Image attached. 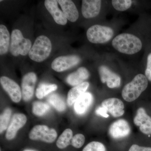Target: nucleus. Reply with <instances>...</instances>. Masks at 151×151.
Instances as JSON below:
<instances>
[{
    "instance_id": "obj_19",
    "label": "nucleus",
    "mask_w": 151,
    "mask_h": 151,
    "mask_svg": "<svg viewBox=\"0 0 151 151\" xmlns=\"http://www.w3.org/2000/svg\"><path fill=\"white\" fill-rule=\"evenodd\" d=\"M89 76V73L86 68H79L75 72L68 75L66 81L68 84L73 86H76L82 84Z\"/></svg>"
},
{
    "instance_id": "obj_32",
    "label": "nucleus",
    "mask_w": 151,
    "mask_h": 151,
    "mask_svg": "<svg viewBox=\"0 0 151 151\" xmlns=\"http://www.w3.org/2000/svg\"><path fill=\"white\" fill-rule=\"evenodd\" d=\"M108 111L105 108L103 107H99L96 111V113L98 116H102L104 118H107L109 117Z\"/></svg>"
},
{
    "instance_id": "obj_7",
    "label": "nucleus",
    "mask_w": 151,
    "mask_h": 151,
    "mask_svg": "<svg viewBox=\"0 0 151 151\" xmlns=\"http://www.w3.org/2000/svg\"><path fill=\"white\" fill-rule=\"evenodd\" d=\"M80 61V58L77 55L59 56L52 63L51 67L57 72H62L77 65Z\"/></svg>"
},
{
    "instance_id": "obj_21",
    "label": "nucleus",
    "mask_w": 151,
    "mask_h": 151,
    "mask_svg": "<svg viewBox=\"0 0 151 151\" xmlns=\"http://www.w3.org/2000/svg\"><path fill=\"white\" fill-rule=\"evenodd\" d=\"M10 43V34L5 26L0 25V54L3 55L8 51Z\"/></svg>"
},
{
    "instance_id": "obj_5",
    "label": "nucleus",
    "mask_w": 151,
    "mask_h": 151,
    "mask_svg": "<svg viewBox=\"0 0 151 151\" xmlns=\"http://www.w3.org/2000/svg\"><path fill=\"white\" fill-rule=\"evenodd\" d=\"M114 31L111 28L100 25H94L89 27L86 37L90 42L102 44L108 42L113 37Z\"/></svg>"
},
{
    "instance_id": "obj_8",
    "label": "nucleus",
    "mask_w": 151,
    "mask_h": 151,
    "mask_svg": "<svg viewBox=\"0 0 151 151\" xmlns=\"http://www.w3.org/2000/svg\"><path fill=\"white\" fill-rule=\"evenodd\" d=\"M0 82L3 89L7 92L12 100L16 103L20 102L22 99V93L18 84L11 78L5 76L1 77Z\"/></svg>"
},
{
    "instance_id": "obj_10",
    "label": "nucleus",
    "mask_w": 151,
    "mask_h": 151,
    "mask_svg": "<svg viewBox=\"0 0 151 151\" xmlns=\"http://www.w3.org/2000/svg\"><path fill=\"white\" fill-rule=\"evenodd\" d=\"M131 128L129 123L124 119H119L113 123L109 129V134L115 139L124 138L129 135Z\"/></svg>"
},
{
    "instance_id": "obj_23",
    "label": "nucleus",
    "mask_w": 151,
    "mask_h": 151,
    "mask_svg": "<svg viewBox=\"0 0 151 151\" xmlns=\"http://www.w3.org/2000/svg\"><path fill=\"white\" fill-rule=\"evenodd\" d=\"M48 101L57 111L59 112H62L65 111L66 108L65 102L62 97L58 94H51L48 97Z\"/></svg>"
},
{
    "instance_id": "obj_13",
    "label": "nucleus",
    "mask_w": 151,
    "mask_h": 151,
    "mask_svg": "<svg viewBox=\"0 0 151 151\" xmlns=\"http://www.w3.org/2000/svg\"><path fill=\"white\" fill-rule=\"evenodd\" d=\"M102 107L106 109L108 112L115 118L121 117L124 113V105L123 102L116 98L106 99L102 103Z\"/></svg>"
},
{
    "instance_id": "obj_12",
    "label": "nucleus",
    "mask_w": 151,
    "mask_h": 151,
    "mask_svg": "<svg viewBox=\"0 0 151 151\" xmlns=\"http://www.w3.org/2000/svg\"><path fill=\"white\" fill-rule=\"evenodd\" d=\"M134 124L139 127V129L143 134L151 135V118L143 108H140L137 111V115L134 120Z\"/></svg>"
},
{
    "instance_id": "obj_29",
    "label": "nucleus",
    "mask_w": 151,
    "mask_h": 151,
    "mask_svg": "<svg viewBox=\"0 0 151 151\" xmlns=\"http://www.w3.org/2000/svg\"><path fill=\"white\" fill-rule=\"evenodd\" d=\"M85 140L84 135L81 134H76L72 138L71 145L76 148H80L84 145Z\"/></svg>"
},
{
    "instance_id": "obj_16",
    "label": "nucleus",
    "mask_w": 151,
    "mask_h": 151,
    "mask_svg": "<svg viewBox=\"0 0 151 151\" xmlns=\"http://www.w3.org/2000/svg\"><path fill=\"white\" fill-rule=\"evenodd\" d=\"M58 2L55 0H46L45 1V5L54 19L57 24L65 25L67 24V19L63 12L58 7Z\"/></svg>"
},
{
    "instance_id": "obj_25",
    "label": "nucleus",
    "mask_w": 151,
    "mask_h": 151,
    "mask_svg": "<svg viewBox=\"0 0 151 151\" xmlns=\"http://www.w3.org/2000/svg\"><path fill=\"white\" fill-rule=\"evenodd\" d=\"M48 104L41 102H35L32 105V112L37 116H41L47 113L49 110Z\"/></svg>"
},
{
    "instance_id": "obj_22",
    "label": "nucleus",
    "mask_w": 151,
    "mask_h": 151,
    "mask_svg": "<svg viewBox=\"0 0 151 151\" xmlns=\"http://www.w3.org/2000/svg\"><path fill=\"white\" fill-rule=\"evenodd\" d=\"M73 138V132L70 129H65L57 141V147L60 149H64L71 145Z\"/></svg>"
},
{
    "instance_id": "obj_11",
    "label": "nucleus",
    "mask_w": 151,
    "mask_h": 151,
    "mask_svg": "<svg viewBox=\"0 0 151 151\" xmlns=\"http://www.w3.org/2000/svg\"><path fill=\"white\" fill-rule=\"evenodd\" d=\"M99 73L102 83H107L109 88H117L120 86L121 79L120 76L111 71L107 66H100L99 68Z\"/></svg>"
},
{
    "instance_id": "obj_33",
    "label": "nucleus",
    "mask_w": 151,
    "mask_h": 151,
    "mask_svg": "<svg viewBox=\"0 0 151 151\" xmlns=\"http://www.w3.org/2000/svg\"><path fill=\"white\" fill-rule=\"evenodd\" d=\"M24 151H35L32 150H25Z\"/></svg>"
},
{
    "instance_id": "obj_20",
    "label": "nucleus",
    "mask_w": 151,
    "mask_h": 151,
    "mask_svg": "<svg viewBox=\"0 0 151 151\" xmlns=\"http://www.w3.org/2000/svg\"><path fill=\"white\" fill-rule=\"evenodd\" d=\"M89 85L88 82H84L70 89L68 94L67 103L68 105L71 106L74 104L78 98L86 92Z\"/></svg>"
},
{
    "instance_id": "obj_2",
    "label": "nucleus",
    "mask_w": 151,
    "mask_h": 151,
    "mask_svg": "<svg viewBox=\"0 0 151 151\" xmlns=\"http://www.w3.org/2000/svg\"><path fill=\"white\" fill-rule=\"evenodd\" d=\"M148 85V81L145 76L142 74H138L132 81L124 86L122 90V97L127 102H133L137 100L146 90Z\"/></svg>"
},
{
    "instance_id": "obj_9",
    "label": "nucleus",
    "mask_w": 151,
    "mask_h": 151,
    "mask_svg": "<svg viewBox=\"0 0 151 151\" xmlns=\"http://www.w3.org/2000/svg\"><path fill=\"white\" fill-rule=\"evenodd\" d=\"M36 81V75L34 72L27 73L23 77L22 93V97L24 101H29L32 98Z\"/></svg>"
},
{
    "instance_id": "obj_30",
    "label": "nucleus",
    "mask_w": 151,
    "mask_h": 151,
    "mask_svg": "<svg viewBox=\"0 0 151 151\" xmlns=\"http://www.w3.org/2000/svg\"><path fill=\"white\" fill-rule=\"evenodd\" d=\"M145 76L149 81H151V52L149 54L147 59V68L145 70Z\"/></svg>"
},
{
    "instance_id": "obj_31",
    "label": "nucleus",
    "mask_w": 151,
    "mask_h": 151,
    "mask_svg": "<svg viewBox=\"0 0 151 151\" xmlns=\"http://www.w3.org/2000/svg\"><path fill=\"white\" fill-rule=\"evenodd\" d=\"M129 151H151V148L141 147L138 145H133L131 146Z\"/></svg>"
},
{
    "instance_id": "obj_14",
    "label": "nucleus",
    "mask_w": 151,
    "mask_h": 151,
    "mask_svg": "<svg viewBox=\"0 0 151 151\" xmlns=\"http://www.w3.org/2000/svg\"><path fill=\"white\" fill-rule=\"evenodd\" d=\"M27 121V119L24 114L21 113L15 114L7 130L6 139L9 140L13 139L16 136L18 130L24 126Z\"/></svg>"
},
{
    "instance_id": "obj_28",
    "label": "nucleus",
    "mask_w": 151,
    "mask_h": 151,
    "mask_svg": "<svg viewBox=\"0 0 151 151\" xmlns=\"http://www.w3.org/2000/svg\"><path fill=\"white\" fill-rule=\"evenodd\" d=\"M82 151H106V149L102 143L92 142L86 145Z\"/></svg>"
},
{
    "instance_id": "obj_24",
    "label": "nucleus",
    "mask_w": 151,
    "mask_h": 151,
    "mask_svg": "<svg viewBox=\"0 0 151 151\" xmlns=\"http://www.w3.org/2000/svg\"><path fill=\"white\" fill-rule=\"evenodd\" d=\"M57 89V86L55 84H40L36 91V96L38 99H42L50 92L55 91Z\"/></svg>"
},
{
    "instance_id": "obj_27",
    "label": "nucleus",
    "mask_w": 151,
    "mask_h": 151,
    "mask_svg": "<svg viewBox=\"0 0 151 151\" xmlns=\"http://www.w3.org/2000/svg\"><path fill=\"white\" fill-rule=\"evenodd\" d=\"M112 4L114 8L116 10L124 12L131 7L132 4L131 0H113Z\"/></svg>"
},
{
    "instance_id": "obj_26",
    "label": "nucleus",
    "mask_w": 151,
    "mask_h": 151,
    "mask_svg": "<svg viewBox=\"0 0 151 151\" xmlns=\"http://www.w3.org/2000/svg\"><path fill=\"white\" fill-rule=\"evenodd\" d=\"M12 114V111L10 108H7L5 110L0 117V133L1 134L6 129L9 121Z\"/></svg>"
},
{
    "instance_id": "obj_17",
    "label": "nucleus",
    "mask_w": 151,
    "mask_h": 151,
    "mask_svg": "<svg viewBox=\"0 0 151 151\" xmlns=\"http://www.w3.org/2000/svg\"><path fill=\"white\" fill-rule=\"evenodd\" d=\"M57 1L67 19L72 22L76 21L79 14L74 3L70 0H58Z\"/></svg>"
},
{
    "instance_id": "obj_4",
    "label": "nucleus",
    "mask_w": 151,
    "mask_h": 151,
    "mask_svg": "<svg viewBox=\"0 0 151 151\" xmlns=\"http://www.w3.org/2000/svg\"><path fill=\"white\" fill-rule=\"evenodd\" d=\"M31 47L30 40L24 37L20 30L18 29L13 30L10 46V51L13 55H26L29 52Z\"/></svg>"
},
{
    "instance_id": "obj_15",
    "label": "nucleus",
    "mask_w": 151,
    "mask_h": 151,
    "mask_svg": "<svg viewBox=\"0 0 151 151\" xmlns=\"http://www.w3.org/2000/svg\"><path fill=\"white\" fill-rule=\"evenodd\" d=\"M101 3L100 0H83L81 6L82 15L86 19L97 16L100 12Z\"/></svg>"
},
{
    "instance_id": "obj_18",
    "label": "nucleus",
    "mask_w": 151,
    "mask_h": 151,
    "mask_svg": "<svg viewBox=\"0 0 151 151\" xmlns=\"http://www.w3.org/2000/svg\"><path fill=\"white\" fill-rule=\"evenodd\" d=\"M93 101V96L89 92H85L74 103V108L76 114L83 115L86 113Z\"/></svg>"
},
{
    "instance_id": "obj_3",
    "label": "nucleus",
    "mask_w": 151,
    "mask_h": 151,
    "mask_svg": "<svg viewBox=\"0 0 151 151\" xmlns=\"http://www.w3.org/2000/svg\"><path fill=\"white\" fill-rule=\"evenodd\" d=\"M51 50L50 40L45 36L40 35L37 38L32 46L29 52V56L35 62H42L49 56Z\"/></svg>"
},
{
    "instance_id": "obj_1",
    "label": "nucleus",
    "mask_w": 151,
    "mask_h": 151,
    "mask_svg": "<svg viewBox=\"0 0 151 151\" xmlns=\"http://www.w3.org/2000/svg\"><path fill=\"white\" fill-rule=\"evenodd\" d=\"M112 45L121 53L133 55L140 51L142 44L139 38L134 35L122 33L117 35L112 41Z\"/></svg>"
},
{
    "instance_id": "obj_6",
    "label": "nucleus",
    "mask_w": 151,
    "mask_h": 151,
    "mask_svg": "<svg viewBox=\"0 0 151 151\" xmlns=\"http://www.w3.org/2000/svg\"><path fill=\"white\" fill-rule=\"evenodd\" d=\"M32 140L41 141L47 143H53L57 137L54 129L45 125H37L32 128L29 135Z\"/></svg>"
}]
</instances>
